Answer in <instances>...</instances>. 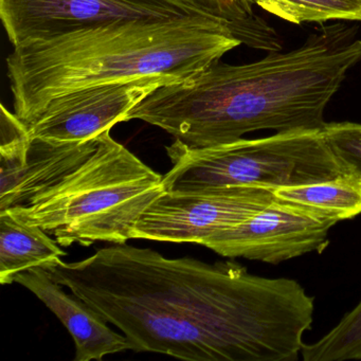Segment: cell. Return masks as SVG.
I'll list each match as a JSON object with an SVG mask.
<instances>
[{
  "label": "cell",
  "mask_w": 361,
  "mask_h": 361,
  "mask_svg": "<svg viewBox=\"0 0 361 361\" xmlns=\"http://www.w3.org/2000/svg\"><path fill=\"white\" fill-rule=\"evenodd\" d=\"M224 20L232 35L249 47L276 52L282 49L280 37L267 22L253 12L247 0H192Z\"/></svg>",
  "instance_id": "obj_13"
},
{
  "label": "cell",
  "mask_w": 361,
  "mask_h": 361,
  "mask_svg": "<svg viewBox=\"0 0 361 361\" xmlns=\"http://www.w3.org/2000/svg\"><path fill=\"white\" fill-rule=\"evenodd\" d=\"M361 62V39L343 24L321 29L291 51L245 65L212 63L152 92L126 117L190 147L233 142L255 130H322L324 111Z\"/></svg>",
  "instance_id": "obj_2"
},
{
  "label": "cell",
  "mask_w": 361,
  "mask_h": 361,
  "mask_svg": "<svg viewBox=\"0 0 361 361\" xmlns=\"http://www.w3.org/2000/svg\"><path fill=\"white\" fill-rule=\"evenodd\" d=\"M171 84L162 78H142L87 88L51 101L25 124L31 139L81 142L126 122L137 105L158 88Z\"/></svg>",
  "instance_id": "obj_9"
},
{
  "label": "cell",
  "mask_w": 361,
  "mask_h": 361,
  "mask_svg": "<svg viewBox=\"0 0 361 361\" xmlns=\"http://www.w3.org/2000/svg\"><path fill=\"white\" fill-rule=\"evenodd\" d=\"M44 269L118 327L137 353L293 361L314 321V297L298 281L255 276L235 262L170 259L126 243Z\"/></svg>",
  "instance_id": "obj_1"
},
{
  "label": "cell",
  "mask_w": 361,
  "mask_h": 361,
  "mask_svg": "<svg viewBox=\"0 0 361 361\" xmlns=\"http://www.w3.org/2000/svg\"><path fill=\"white\" fill-rule=\"evenodd\" d=\"M339 221L314 209L276 197L240 225L219 232L202 246L221 257L279 264L322 252Z\"/></svg>",
  "instance_id": "obj_8"
},
{
  "label": "cell",
  "mask_w": 361,
  "mask_h": 361,
  "mask_svg": "<svg viewBox=\"0 0 361 361\" xmlns=\"http://www.w3.org/2000/svg\"><path fill=\"white\" fill-rule=\"evenodd\" d=\"M264 185H226L189 191H164L141 214L133 238L202 245L231 229L276 200Z\"/></svg>",
  "instance_id": "obj_7"
},
{
  "label": "cell",
  "mask_w": 361,
  "mask_h": 361,
  "mask_svg": "<svg viewBox=\"0 0 361 361\" xmlns=\"http://www.w3.org/2000/svg\"><path fill=\"white\" fill-rule=\"evenodd\" d=\"M274 192L280 200L314 209L338 221L361 213V180L352 174L310 185L276 188Z\"/></svg>",
  "instance_id": "obj_12"
},
{
  "label": "cell",
  "mask_w": 361,
  "mask_h": 361,
  "mask_svg": "<svg viewBox=\"0 0 361 361\" xmlns=\"http://www.w3.org/2000/svg\"><path fill=\"white\" fill-rule=\"evenodd\" d=\"M0 18L14 48L121 20H221L192 0H0Z\"/></svg>",
  "instance_id": "obj_6"
},
{
  "label": "cell",
  "mask_w": 361,
  "mask_h": 361,
  "mask_svg": "<svg viewBox=\"0 0 361 361\" xmlns=\"http://www.w3.org/2000/svg\"><path fill=\"white\" fill-rule=\"evenodd\" d=\"M166 152L173 168L164 176L166 191L226 185L276 189L350 174L322 130L278 132L207 147H190L175 140Z\"/></svg>",
  "instance_id": "obj_5"
},
{
  "label": "cell",
  "mask_w": 361,
  "mask_h": 361,
  "mask_svg": "<svg viewBox=\"0 0 361 361\" xmlns=\"http://www.w3.org/2000/svg\"><path fill=\"white\" fill-rule=\"evenodd\" d=\"M293 24L329 20L361 22V0H247Z\"/></svg>",
  "instance_id": "obj_14"
},
{
  "label": "cell",
  "mask_w": 361,
  "mask_h": 361,
  "mask_svg": "<svg viewBox=\"0 0 361 361\" xmlns=\"http://www.w3.org/2000/svg\"><path fill=\"white\" fill-rule=\"evenodd\" d=\"M0 212L37 226L62 247L126 244L164 176L111 136L81 142L31 139L26 164L0 178Z\"/></svg>",
  "instance_id": "obj_4"
},
{
  "label": "cell",
  "mask_w": 361,
  "mask_h": 361,
  "mask_svg": "<svg viewBox=\"0 0 361 361\" xmlns=\"http://www.w3.org/2000/svg\"><path fill=\"white\" fill-rule=\"evenodd\" d=\"M242 45L209 18L121 20L14 48L8 78L24 123L60 97L142 78L180 83Z\"/></svg>",
  "instance_id": "obj_3"
},
{
  "label": "cell",
  "mask_w": 361,
  "mask_h": 361,
  "mask_svg": "<svg viewBox=\"0 0 361 361\" xmlns=\"http://www.w3.org/2000/svg\"><path fill=\"white\" fill-rule=\"evenodd\" d=\"M322 132L340 162L361 180V124L333 122L326 123Z\"/></svg>",
  "instance_id": "obj_16"
},
{
  "label": "cell",
  "mask_w": 361,
  "mask_h": 361,
  "mask_svg": "<svg viewBox=\"0 0 361 361\" xmlns=\"http://www.w3.org/2000/svg\"><path fill=\"white\" fill-rule=\"evenodd\" d=\"M16 282L35 293L68 329L75 341V361L102 360L109 355L132 350L126 336L116 333L77 295L67 293L44 268L20 272Z\"/></svg>",
  "instance_id": "obj_10"
},
{
  "label": "cell",
  "mask_w": 361,
  "mask_h": 361,
  "mask_svg": "<svg viewBox=\"0 0 361 361\" xmlns=\"http://www.w3.org/2000/svg\"><path fill=\"white\" fill-rule=\"evenodd\" d=\"M304 361L361 360V300L318 341L304 344Z\"/></svg>",
  "instance_id": "obj_15"
},
{
  "label": "cell",
  "mask_w": 361,
  "mask_h": 361,
  "mask_svg": "<svg viewBox=\"0 0 361 361\" xmlns=\"http://www.w3.org/2000/svg\"><path fill=\"white\" fill-rule=\"evenodd\" d=\"M61 247L42 228L0 212V283L12 284L20 272L60 261L67 255Z\"/></svg>",
  "instance_id": "obj_11"
}]
</instances>
